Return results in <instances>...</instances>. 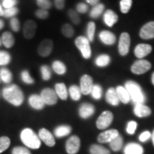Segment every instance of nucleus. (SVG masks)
Instances as JSON below:
<instances>
[{"label":"nucleus","mask_w":154,"mask_h":154,"mask_svg":"<svg viewBox=\"0 0 154 154\" xmlns=\"http://www.w3.org/2000/svg\"><path fill=\"white\" fill-rule=\"evenodd\" d=\"M29 103L31 107L36 109V110L43 109L44 106H45V103L44 102L41 96L37 95V94H32L29 96Z\"/></svg>","instance_id":"nucleus-18"},{"label":"nucleus","mask_w":154,"mask_h":154,"mask_svg":"<svg viewBox=\"0 0 154 154\" xmlns=\"http://www.w3.org/2000/svg\"><path fill=\"white\" fill-rule=\"evenodd\" d=\"M37 25L36 23L33 20H27L24 24L23 32H24V37L27 39H31L35 36Z\"/></svg>","instance_id":"nucleus-13"},{"label":"nucleus","mask_w":154,"mask_h":154,"mask_svg":"<svg viewBox=\"0 0 154 154\" xmlns=\"http://www.w3.org/2000/svg\"><path fill=\"white\" fill-rule=\"evenodd\" d=\"M76 10L79 13H86L88 11V6L84 3H79L76 6Z\"/></svg>","instance_id":"nucleus-50"},{"label":"nucleus","mask_w":154,"mask_h":154,"mask_svg":"<svg viewBox=\"0 0 154 154\" xmlns=\"http://www.w3.org/2000/svg\"><path fill=\"white\" fill-rule=\"evenodd\" d=\"M19 9L17 7H11L9 9H6L5 11H4V16L7 18H9V17H12L15 16V15L18 14Z\"/></svg>","instance_id":"nucleus-44"},{"label":"nucleus","mask_w":154,"mask_h":154,"mask_svg":"<svg viewBox=\"0 0 154 154\" xmlns=\"http://www.w3.org/2000/svg\"><path fill=\"white\" fill-rule=\"evenodd\" d=\"M152 51V47L147 44H139L136 46L134 50L135 56L138 59H143L149 55Z\"/></svg>","instance_id":"nucleus-16"},{"label":"nucleus","mask_w":154,"mask_h":154,"mask_svg":"<svg viewBox=\"0 0 154 154\" xmlns=\"http://www.w3.org/2000/svg\"><path fill=\"white\" fill-rule=\"evenodd\" d=\"M132 7V0H121L120 7L121 12L126 14Z\"/></svg>","instance_id":"nucleus-40"},{"label":"nucleus","mask_w":154,"mask_h":154,"mask_svg":"<svg viewBox=\"0 0 154 154\" xmlns=\"http://www.w3.org/2000/svg\"><path fill=\"white\" fill-rule=\"evenodd\" d=\"M134 111L135 115L140 118L147 117L151 113V109L147 106L144 105L143 103H137L135 105Z\"/></svg>","instance_id":"nucleus-19"},{"label":"nucleus","mask_w":154,"mask_h":154,"mask_svg":"<svg viewBox=\"0 0 154 154\" xmlns=\"http://www.w3.org/2000/svg\"><path fill=\"white\" fill-rule=\"evenodd\" d=\"M2 95L6 101L15 106H19L24 102V96L23 91L16 84H11L4 88Z\"/></svg>","instance_id":"nucleus-1"},{"label":"nucleus","mask_w":154,"mask_h":154,"mask_svg":"<svg viewBox=\"0 0 154 154\" xmlns=\"http://www.w3.org/2000/svg\"><path fill=\"white\" fill-rule=\"evenodd\" d=\"M131 44L130 35L127 32H123L121 34L119 42V52L121 56H126L129 51Z\"/></svg>","instance_id":"nucleus-7"},{"label":"nucleus","mask_w":154,"mask_h":154,"mask_svg":"<svg viewBox=\"0 0 154 154\" xmlns=\"http://www.w3.org/2000/svg\"><path fill=\"white\" fill-rule=\"evenodd\" d=\"M137 123L136 121H129L127 124V128H126V131L128 134H134L135 131H136V128H137Z\"/></svg>","instance_id":"nucleus-45"},{"label":"nucleus","mask_w":154,"mask_h":154,"mask_svg":"<svg viewBox=\"0 0 154 154\" xmlns=\"http://www.w3.org/2000/svg\"><path fill=\"white\" fill-rule=\"evenodd\" d=\"M110 147L111 149L114 151H119L123 146V138L121 137L120 135H119L116 138H115L112 141H111L110 143Z\"/></svg>","instance_id":"nucleus-34"},{"label":"nucleus","mask_w":154,"mask_h":154,"mask_svg":"<svg viewBox=\"0 0 154 154\" xmlns=\"http://www.w3.org/2000/svg\"><path fill=\"white\" fill-rule=\"evenodd\" d=\"M17 2V0H5L3 2V7L6 9L11 8V7H14Z\"/></svg>","instance_id":"nucleus-51"},{"label":"nucleus","mask_w":154,"mask_h":154,"mask_svg":"<svg viewBox=\"0 0 154 154\" xmlns=\"http://www.w3.org/2000/svg\"><path fill=\"white\" fill-rule=\"evenodd\" d=\"M21 78H22L23 82H24L26 84H32L34 83V80L30 76L29 72L27 70L22 71V73H21Z\"/></svg>","instance_id":"nucleus-42"},{"label":"nucleus","mask_w":154,"mask_h":154,"mask_svg":"<svg viewBox=\"0 0 154 154\" xmlns=\"http://www.w3.org/2000/svg\"><path fill=\"white\" fill-rule=\"evenodd\" d=\"M81 140L77 136H72L67 140L66 151L69 154H76L80 149Z\"/></svg>","instance_id":"nucleus-10"},{"label":"nucleus","mask_w":154,"mask_h":154,"mask_svg":"<svg viewBox=\"0 0 154 154\" xmlns=\"http://www.w3.org/2000/svg\"><path fill=\"white\" fill-rule=\"evenodd\" d=\"M69 95L74 101H79L82 97V91L80 88L76 85H72L69 87Z\"/></svg>","instance_id":"nucleus-29"},{"label":"nucleus","mask_w":154,"mask_h":154,"mask_svg":"<svg viewBox=\"0 0 154 154\" xmlns=\"http://www.w3.org/2000/svg\"><path fill=\"white\" fill-rule=\"evenodd\" d=\"M151 81H152V84H153V85H154V72H153V74H152V78H151Z\"/></svg>","instance_id":"nucleus-58"},{"label":"nucleus","mask_w":154,"mask_h":154,"mask_svg":"<svg viewBox=\"0 0 154 154\" xmlns=\"http://www.w3.org/2000/svg\"><path fill=\"white\" fill-rule=\"evenodd\" d=\"M87 2L90 4V5L95 6L96 5H98L99 0H87Z\"/></svg>","instance_id":"nucleus-54"},{"label":"nucleus","mask_w":154,"mask_h":154,"mask_svg":"<svg viewBox=\"0 0 154 154\" xmlns=\"http://www.w3.org/2000/svg\"><path fill=\"white\" fill-rule=\"evenodd\" d=\"M143 149L138 143H130L126 146L124 149V154H143Z\"/></svg>","instance_id":"nucleus-23"},{"label":"nucleus","mask_w":154,"mask_h":154,"mask_svg":"<svg viewBox=\"0 0 154 154\" xmlns=\"http://www.w3.org/2000/svg\"><path fill=\"white\" fill-rule=\"evenodd\" d=\"M95 112V108L91 103H84L80 106L79 109V113L81 118L86 119L91 117Z\"/></svg>","instance_id":"nucleus-17"},{"label":"nucleus","mask_w":154,"mask_h":154,"mask_svg":"<svg viewBox=\"0 0 154 154\" xmlns=\"http://www.w3.org/2000/svg\"><path fill=\"white\" fill-rule=\"evenodd\" d=\"M11 140L7 136H2L0 138V153L6 151L9 147Z\"/></svg>","instance_id":"nucleus-41"},{"label":"nucleus","mask_w":154,"mask_h":154,"mask_svg":"<svg viewBox=\"0 0 154 154\" xmlns=\"http://www.w3.org/2000/svg\"><path fill=\"white\" fill-rule=\"evenodd\" d=\"M37 5L42 9L47 10L51 8V4L50 3L49 0H38L37 1Z\"/></svg>","instance_id":"nucleus-49"},{"label":"nucleus","mask_w":154,"mask_h":154,"mask_svg":"<svg viewBox=\"0 0 154 154\" xmlns=\"http://www.w3.org/2000/svg\"><path fill=\"white\" fill-rule=\"evenodd\" d=\"M41 97L45 104L54 105L57 103L58 98L57 94L54 90L49 88H44L41 92Z\"/></svg>","instance_id":"nucleus-9"},{"label":"nucleus","mask_w":154,"mask_h":154,"mask_svg":"<svg viewBox=\"0 0 154 154\" xmlns=\"http://www.w3.org/2000/svg\"><path fill=\"white\" fill-rule=\"evenodd\" d=\"M61 32L66 37L71 38L74 36V29L71 24H65L61 27Z\"/></svg>","instance_id":"nucleus-35"},{"label":"nucleus","mask_w":154,"mask_h":154,"mask_svg":"<svg viewBox=\"0 0 154 154\" xmlns=\"http://www.w3.org/2000/svg\"><path fill=\"white\" fill-rule=\"evenodd\" d=\"M75 44L76 47L82 53V57L84 59H89L91 56V49L90 46V42L87 37L84 36H78L75 40Z\"/></svg>","instance_id":"nucleus-4"},{"label":"nucleus","mask_w":154,"mask_h":154,"mask_svg":"<svg viewBox=\"0 0 154 154\" xmlns=\"http://www.w3.org/2000/svg\"><path fill=\"white\" fill-rule=\"evenodd\" d=\"M140 36L143 39L154 38V22H149L142 26L140 30Z\"/></svg>","instance_id":"nucleus-15"},{"label":"nucleus","mask_w":154,"mask_h":154,"mask_svg":"<svg viewBox=\"0 0 154 154\" xmlns=\"http://www.w3.org/2000/svg\"><path fill=\"white\" fill-rule=\"evenodd\" d=\"M5 26V23H4V21L2 19H0V29H2Z\"/></svg>","instance_id":"nucleus-55"},{"label":"nucleus","mask_w":154,"mask_h":154,"mask_svg":"<svg viewBox=\"0 0 154 154\" xmlns=\"http://www.w3.org/2000/svg\"><path fill=\"white\" fill-rule=\"evenodd\" d=\"M119 135V131L117 130L110 129L101 133L99 135V136H98L97 140L101 143H110L115 138H116Z\"/></svg>","instance_id":"nucleus-12"},{"label":"nucleus","mask_w":154,"mask_h":154,"mask_svg":"<svg viewBox=\"0 0 154 154\" xmlns=\"http://www.w3.org/2000/svg\"><path fill=\"white\" fill-rule=\"evenodd\" d=\"M35 14L37 18L41 19H47L49 16V12H48V11L45 10V9H38V10L36 11Z\"/></svg>","instance_id":"nucleus-48"},{"label":"nucleus","mask_w":154,"mask_h":154,"mask_svg":"<svg viewBox=\"0 0 154 154\" xmlns=\"http://www.w3.org/2000/svg\"><path fill=\"white\" fill-rule=\"evenodd\" d=\"M52 69L56 74L63 75L66 72V67L65 64L61 61L56 60L52 63Z\"/></svg>","instance_id":"nucleus-28"},{"label":"nucleus","mask_w":154,"mask_h":154,"mask_svg":"<svg viewBox=\"0 0 154 154\" xmlns=\"http://www.w3.org/2000/svg\"><path fill=\"white\" fill-rule=\"evenodd\" d=\"M55 7H57L58 9L61 10L63 9L65 5V0H54Z\"/></svg>","instance_id":"nucleus-53"},{"label":"nucleus","mask_w":154,"mask_h":154,"mask_svg":"<svg viewBox=\"0 0 154 154\" xmlns=\"http://www.w3.org/2000/svg\"><path fill=\"white\" fill-rule=\"evenodd\" d=\"M55 91L57 96L62 100H66L68 98V91L63 83H58L55 85Z\"/></svg>","instance_id":"nucleus-26"},{"label":"nucleus","mask_w":154,"mask_h":154,"mask_svg":"<svg viewBox=\"0 0 154 154\" xmlns=\"http://www.w3.org/2000/svg\"><path fill=\"white\" fill-rule=\"evenodd\" d=\"M151 68V64L149 61L145 59H140L135 61L132 65L131 72L135 74H143L147 72Z\"/></svg>","instance_id":"nucleus-6"},{"label":"nucleus","mask_w":154,"mask_h":154,"mask_svg":"<svg viewBox=\"0 0 154 154\" xmlns=\"http://www.w3.org/2000/svg\"><path fill=\"white\" fill-rule=\"evenodd\" d=\"M104 10V5L103 4H98L95 5L90 12V17L93 19H96L101 16Z\"/></svg>","instance_id":"nucleus-33"},{"label":"nucleus","mask_w":154,"mask_h":154,"mask_svg":"<svg viewBox=\"0 0 154 154\" xmlns=\"http://www.w3.org/2000/svg\"><path fill=\"white\" fill-rule=\"evenodd\" d=\"M21 140L23 143L32 149H37L41 146V140L31 128H24L21 132Z\"/></svg>","instance_id":"nucleus-3"},{"label":"nucleus","mask_w":154,"mask_h":154,"mask_svg":"<svg viewBox=\"0 0 154 154\" xmlns=\"http://www.w3.org/2000/svg\"><path fill=\"white\" fill-rule=\"evenodd\" d=\"M116 90L119 100H120L122 103H129L131 99L129 93H128V91H127L126 88L122 86H117L116 88Z\"/></svg>","instance_id":"nucleus-24"},{"label":"nucleus","mask_w":154,"mask_h":154,"mask_svg":"<svg viewBox=\"0 0 154 154\" xmlns=\"http://www.w3.org/2000/svg\"><path fill=\"white\" fill-rule=\"evenodd\" d=\"M113 119V113L109 111H103L96 121V126L99 129H105L110 126Z\"/></svg>","instance_id":"nucleus-5"},{"label":"nucleus","mask_w":154,"mask_h":154,"mask_svg":"<svg viewBox=\"0 0 154 154\" xmlns=\"http://www.w3.org/2000/svg\"><path fill=\"white\" fill-rule=\"evenodd\" d=\"M12 154H31V152L26 148L18 146L13 149Z\"/></svg>","instance_id":"nucleus-47"},{"label":"nucleus","mask_w":154,"mask_h":154,"mask_svg":"<svg viewBox=\"0 0 154 154\" xmlns=\"http://www.w3.org/2000/svg\"><path fill=\"white\" fill-rule=\"evenodd\" d=\"M93 86V79L91 76L86 74L82 76L80 79V89L82 94L84 95H88L91 94Z\"/></svg>","instance_id":"nucleus-11"},{"label":"nucleus","mask_w":154,"mask_h":154,"mask_svg":"<svg viewBox=\"0 0 154 154\" xmlns=\"http://www.w3.org/2000/svg\"><path fill=\"white\" fill-rule=\"evenodd\" d=\"M151 137V133H150L149 131H146L143 132L140 135L139 140L141 142H145V141H146V140H149Z\"/></svg>","instance_id":"nucleus-52"},{"label":"nucleus","mask_w":154,"mask_h":154,"mask_svg":"<svg viewBox=\"0 0 154 154\" xmlns=\"http://www.w3.org/2000/svg\"><path fill=\"white\" fill-rule=\"evenodd\" d=\"M89 152L91 154H111L110 151L103 146L94 144L91 146L89 149Z\"/></svg>","instance_id":"nucleus-32"},{"label":"nucleus","mask_w":154,"mask_h":154,"mask_svg":"<svg viewBox=\"0 0 154 154\" xmlns=\"http://www.w3.org/2000/svg\"><path fill=\"white\" fill-rule=\"evenodd\" d=\"M0 16H4V10L2 8L1 5H0Z\"/></svg>","instance_id":"nucleus-56"},{"label":"nucleus","mask_w":154,"mask_h":154,"mask_svg":"<svg viewBox=\"0 0 154 154\" xmlns=\"http://www.w3.org/2000/svg\"><path fill=\"white\" fill-rule=\"evenodd\" d=\"M72 131V128L67 125H61L56 128L54 130L55 136L58 138L63 137L70 134Z\"/></svg>","instance_id":"nucleus-27"},{"label":"nucleus","mask_w":154,"mask_h":154,"mask_svg":"<svg viewBox=\"0 0 154 154\" xmlns=\"http://www.w3.org/2000/svg\"><path fill=\"white\" fill-rule=\"evenodd\" d=\"M110 57L107 54H101L96 59L95 63L99 67H105L110 63Z\"/></svg>","instance_id":"nucleus-30"},{"label":"nucleus","mask_w":154,"mask_h":154,"mask_svg":"<svg viewBox=\"0 0 154 154\" xmlns=\"http://www.w3.org/2000/svg\"><path fill=\"white\" fill-rule=\"evenodd\" d=\"M38 136L40 139L49 147H52L55 145L56 142L54 137L51 134V133L46 128H41L38 131Z\"/></svg>","instance_id":"nucleus-14"},{"label":"nucleus","mask_w":154,"mask_h":154,"mask_svg":"<svg viewBox=\"0 0 154 154\" xmlns=\"http://www.w3.org/2000/svg\"><path fill=\"white\" fill-rule=\"evenodd\" d=\"M151 138H152V141H153V146H154V130H153V134H152Z\"/></svg>","instance_id":"nucleus-57"},{"label":"nucleus","mask_w":154,"mask_h":154,"mask_svg":"<svg viewBox=\"0 0 154 154\" xmlns=\"http://www.w3.org/2000/svg\"><path fill=\"white\" fill-rule=\"evenodd\" d=\"M54 44L52 40L46 38L38 44L37 52L38 55L42 57H47L52 52Z\"/></svg>","instance_id":"nucleus-8"},{"label":"nucleus","mask_w":154,"mask_h":154,"mask_svg":"<svg viewBox=\"0 0 154 154\" xmlns=\"http://www.w3.org/2000/svg\"><path fill=\"white\" fill-rule=\"evenodd\" d=\"M125 88L129 93L131 99L135 104L143 103L146 101L145 94L138 83L133 81H128L125 84Z\"/></svg>","instance_id":"nucleus-2"},{"label":"nucleus","mask_w":154,"mask_h":154,"mask_svg":"<svg viewBox=\"0 0 154 154\" xmlns=\"http://www.w3.org/2000/svg\"></svg>","instance_id":"nucleus-60"},{"label":"nucleus","mask_w":154,"mask_h":154,"mask_svg":"<svg viewBox=\"0 0 154 154\" xmlns=\"http://www.w3.org/2000/svg\"><path fill=\"white\" fill-rule=\"evenodd\" d=\"M2 38H0V46L2 45Z\"/></svg>","instance_id":"nucleus-59"},{"label":"nucleus","mask_w":154,"mask_h":154,"mask_svg":"<svg viewBox=\"0 0 154 154\" xmlns=\"http://www.w3.org/2000/svg\"><path fill=\"white\" fill-rule=\"evenodd\" d=\"M10 26L12 30L15 32H18L20 30V23L17 18H12L10 21Z\"/></svg>","instance_id":"nucleus-46"},{"label":"nucleus","mask_w":154,"mask_h":154,"mask_svg":"<svg viewBox=\"0 0 154 154\" xmlns=\"http://www.w3.org/2000/svg\"><path fill=\"white\" fill-rule=\"evenodd\" d=\"M68 15L69 18L71 19V20L72 21V22L75 24H79L80 23V17L79 16V14H77L76 11L73 10V9H70L68 11Z\"/></svg>","instance_id":"nucleus-43"},{"label":"nucleus","mask_w":154,"mask_h":154,"mask_svg":"<svg viewBox=\"0 0 154 154\" xmlns=\"http://www.w3.org/2000/svg\"><path fill=\"white\" fill-rule=\"evenodd\" d=\"M2 42L4 46L7 49L11 48L14 46L15 39L13 34L9 32H4L2 36Z\"/></svg>","instance_id":"nucleus-25"},{"label":"nucleus","mask_w":154,"mask_h":154,"mask_svg":"<svg viewBox=\"0 0 154 154\" xmlns=\"http://www.w3.org/2000/svg\"><path fill=\"white\" fill-rule=\"evenodd\" d=\"M91 94L94 99L99 100L102 96V88L99 84H94L92 88Z\"/></svg>","instance_id":"nucleus-39"},{"label":"nucleus","mask_w":154,"mask_h":154,"mask_svg":"<svg viewBox=\"0 0 154 154\" xmlns=\"http://www.w3.org/2000/svg\"><path fill=\"white\" fill-rule=\"evenodd\" d=\"M99 38L103 44L106 45H112L116 40V36L109 31H102L99 34Z\"/></svg>","instance_id":"nucleus-21"},{"label":"nucleus","mask_w":154,"mask_h":154,"mask_svg":"<svg viewBox=\"0 0 154 154\" xmlns=\"http://www.w3.org/2000/svg\"><path fill=\"white\" fill-rule=\"evenodd\" d=\"M0 79L6 84H9L12 81V74L8 69L2 68L0 69Z\"/></svg>","instance_id":"nucleus-31"},{"label":"nucleus","mask_w":154,"mask_h":154,"mask_svg":"<svg viewBox=\"0 0 154 154\" xmlns=\"http://www.w3.org/2000/svg\"><path fill=\"white\" fill-rule=\"evenodd\" d=\"M106 100L109 104L112 106H118L120 100L117 94L116 90L114 88H110L108 89L106 94Z\"/></svg>","instance_id":"nucleus-20"},{"label":"nucleus","mask_w":154,"mask_h":154,"mask_svg":"<svg viewBox=\"0 0 154 154\" xmlns=\"http://www.w3.org/2000/svg\"><path fill=\"white\" fill-rule=\"evenodd\" d=\"M40 71H41V74L42 79L44 81H48L51 79V69L47 65H42L40 68Z\"/></svg>","instance_id":"nucleus-37"},{"label":"nucleus","mask_w":154,"mask_h":154,"mask_svg":"<svg viewBox=\"0 0 154 154\" xmlns=\"http://www.w3.org/2000/svg\"><path fill=\"white\" fill-rule=\"evenodd\" d=\"M11 55L8 52L0 51V66H5L11 61Z\"/></svg>","instance_id":"nucleus-38"},{"label":"nucleus","mask_w":154,"mask_h":154,"mask_svg":"<svg viewBox=\"0 0 154 154\" xmlns=\"http://www.w3.org/2000/svg\"><path fill=\"white\" fill-rule=\"evenodd\" d=\"M96 24L93 22H90L87 25V38L90 42L94 41L95 34Z\"/></svg>","instance_id":"nucleus-36"},{"label":"nucleus","mask_w":154,"mask_h":154,"mask_svg":"<svg viewBox=\"0 0 154 154\" xmlns=\"http://www.w3.org/2000/svg\"><path fill=\"white\" fill-rule=\"evenodd\" d=\"M118 19V15L111 9H108L107 11H106L103 15V22L107 26L110 27L113 26L117 22Z\"/></svg>","instance_id":"nucleus-22"}]
</instances>
